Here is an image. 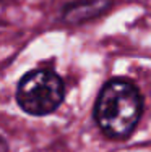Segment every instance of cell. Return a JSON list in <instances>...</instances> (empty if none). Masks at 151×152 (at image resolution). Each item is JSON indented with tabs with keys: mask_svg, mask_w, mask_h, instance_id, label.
<instances>
[{
	"mask_svg": "<svg viewBox=\"0 0 151 152\" xmlns=\"http://www.w3.org/2000/svg\"><path fill=\"white\" fill-rule=\"evenodd\" d=\"M0 152H8V146H7L5 139L0 136Z\"/></svg>",
	"mask_w": 151,
	"mask_h": 152,
	"instance_id": "4",
	"label": "cell"
},
{
	"mask_svg": "<svg viewBox=\"0 0 151 152\" xmlns=\"http://www.w3.org/2000/svg\"><path fill=\"white\" fill-rule=\"evenodd\" d=\"M65 89L60 76L50 70H34L23 76L16 102L29 115H47L62 104Z\"/></svg>",
	"mask_w": 151,
	"mask_h": 152,
	"instance_id": "2",
	"label": "cell"
},
{
	"mask_svg": "<svg viewBox=\"0 0 151 152\" xmlns=\"http://www.w3.org/2000/svg\"><path fill=\"white\" fill-rule=\"evenodd\" d=\"M143 102L133 84L120 79L109 81L102 88L94 107L99 128L109 137H127L141 117Z\"/></svg>",
	"mask_w": 151,
	"mask_h": 152,
	"instance_id": "1",
	"label": "cell"
},
{
	"mask_svg": "<svg viewBox=\"0 0 151 152\" xmlns=\"http://www.w3.org/2000/svg\"><path fill=\"white\" fill-rule=\"evenodd\" d=\"M112 5V0H78L63 8V20L71 24L85 23L106 13Z\"/></svg>",
	"mask_w": 151,
	"mask_h": 152,
	"instance_id": "3",
	"label": "cell"
}]
</instances>
